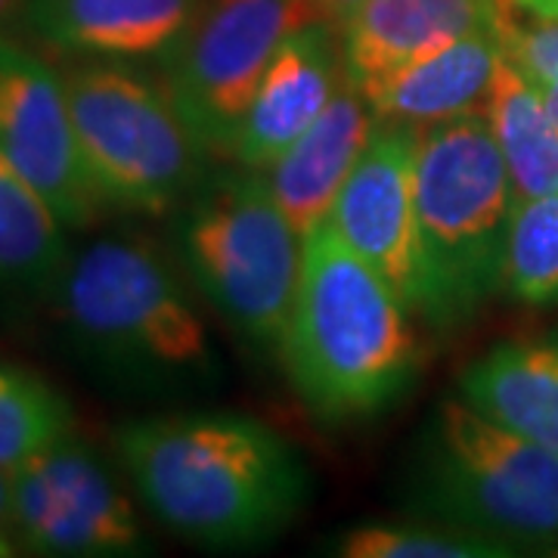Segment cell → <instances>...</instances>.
I'll use <instances>...</instances> for the list:
<instances>
[{"instance_id":"2e32d148","label":"cell","mask_w":558,"mask_h":558,"mask_svg":"<svg viewBox=\"0 0 558 558\" xmlns=\"http://www.w3.org/2000/svg\"><path fill=\"white\" fill-rule=\"evenodd\" d=\"M499 10L502 0H363L339 25L344 72L363 84L494 25Z\"/></svg>"},{"instance_id":"8992f818","label":"cell","mask_w":558,"mask_h":558,"mask_svg":"<svg viewBox=\"0 0 558 558\" xmlns=\"http://www.w3.org/2000/svg\"><path fill=\"white\" fill-rule=\"evenodd\" d=\"M62 81L84 168L102 205L165 215L196 190L208 149L165 81L119 60H81Z\"/></svg>"},{"instance_id":"3957f363","label":"cell","mask_w":558,"mask_h":558,"mask_svg":"<svg viewBox=\"0 0 558 558\" xmlns=\"http://www.w3.org/2000/svg\"><path fill=\"white\" fill-rule=\"evenodd\" d=\"M515 186L484 112L418 131V317L450 329L502 289Z\"/></svg>"},{"instance_id":"d6986e66","label":"cell","mask_w":558,"mask_h":558,"mask_svg":"<svg viewBox=\"0 0 558 558\" xmlns=\"http://www.w3.org/2000/svg\"><path fill=\"white\" fill-rule=\"evenodd\" d=\"M65 264V223L0 156V286H47Z\"/></svg>"},{"instance_id":"603a6c76","label":"cell","mask_w":558,"mask_h":558,"mask_svg":"<svg viewBox=\"0 0 558 558\" xmlns=\"http://www.w3.org/2000/svg\"><path fill=\"white\" fill-rule=\"evenodd\" d=\"M527 16V13H524ZM499 40L502 57L537 87L558 81V16H527L512 20L506 7L499 10Z\"/></svg>"},{"instance_id":"7402d4cb","label":"cell","mask_w":558,"mask_h":558,"mask_svg":"<svg viewBox=\"0 0 558 558\" xmlns=\"http://www.w3.org/2000/svg\"><path fill=\"white\" fill-rule=\"evenodd\" d=\"M344 558H497L512 556L506 543L444 521L413 524H360L332 543Z\"/></svg>"},{"instance_id":"30bf717a","label":"cell","mask_w":558,"mask_h":558,"mask_svg":"<svg viewBox=\"0 0 558 558\" xmlns=\"http://www.w3.org/2000/svg\"><path fill=\"white\" fill-rule=\"evenodd\" d=\"M0 156L50 202L65 227H87L100 215L62 72L7 38H0Z\"/></svg>"},{"instance_id":"cb8c5ba5","label":"cell","mask_w":558,"mask_h":558,"mask_svg":"<svg viewBox=\"0 0 558 558\" xmlns=\"http://www.w3.org/2000/svg\"><path fill=\"white\" fill-rule=\"evenodd\" d=\"M20 537L13 527V490H10V475L0 472V558L16 556Z\"/></svg>"},{"instance_id":"5bb4252c","label":"cell","mask_w":558,"mask_h":558,"mask_svg":"<svg viewBox=\"0 0 558 558\" xmlns=\"http://www.w3.org/2000/svg\"><path fill=\"white\" fill-rule=\"evenodd\" d=\"M499 60L502 40L497 20L487 28L450 40L435 53L381 72L357 87L376 121L425 131L440 121L481 112Z\"/></svg>"},{"instance_id":"7a4b0ae2","label":"cell","mask_w":558,"mask_h":558,"mask_svg":"<svg viewBox=\"0 0 558 558\" xmlns=\"http://www.w3.org/2000/svg\"><path fill=\"white\" fill-rule=\"evenodd\" d=\"M413 311L398 289L319 223L304 236L299 289L279 354L301 403L323 422L381 413L416 376Z\"/></svg>"},{"instance_id":"9a60e30c","label":"cell","mask_w":558,"mask_h":558,"mask_svg":"<svg viewBox=\"0 0 558 558\" xmlns=\"http://www.w3.org/2000/svg\"><path fill=\"white\" fill-rule=\"evenodd\" d=\"M376 116L360 87L344 78L339 94L274 165L264 168L282 215L307 236L326 223L332 202L376 131Z\"/></svg>"},{"instance_id":"d4e9b609","label":"cell","mask_w":558,"mask_h":558,"mask_svg":"<svg viewBox=\"0 0 558 558\" xmlns=\"http://www.w3.org/2000/svg\"><path fill=\"white\" fill-rule=\"evenodd\" d=\"M314 3H317L319 13H323L326 20L336 22V25H341V22L348 20V16H351V13L357 10L363 0H314Z\"/></svg>"},{"instance_id":"9c48e42d","label":"cell","mask_w":558,"mask_h":558,"mask_svg":"<svg viewBox=\"0 0 558 558\" xmlns=\"http://www.w3.org/2000/svg\"><path fill=\"white\" fill-rule=\"evenodd\" d=\"M20 546L40 556L109 558L143 553L137 509L102 457L69 432L10 475Z\"/></svg>"},{"instance_id":"ffe728a7","label":"cell","mask_w":558,"mask_h":558,"mask_svg":"<svg viewBox=\"0 0 558 558\" xmlns=\"http://www.w3.org/2000/svg\"><path fill=\"white\" fill-rule=\"evenodd\" d=\"M69 432L72 410L47 381L0 366V472H20Z\"/></svg>"},{"instance_id":"83f0119b","label":"cell","mask_w":558,"mask_h":558,"mask_svg":"<svg viewBox=\"0 0 558 558\" xmlns=\"http://www.w3.org/2000/svg\"><path fill=\"white\" fill-rule=\"evenodd\" d=\"M13 3H16V0H0V20L10 13V7H13Z\"/></svg>"},{"instance_id":"52a82bcc","label":"cell","mask_w":558,"mask_h":558,"mask_svg":"<svg viewBox=\"0 0 558 558\" xmlns=\"http://www.w3.org/2000/svg\"><path fill=\"white\" fill-rule=\"evenodd\" d=\"M180 255L205 301L240 336L277 344L299 289L304 236L264 171L218 180L180 218Z\"/></svg>"},{"instance_id":"4316f807","label":"cell","mask_w":558,"mask_h":558,"mask_svg":"<svg viewBox=\"0 0 558 558\" xmlns=\"http://www.w3.org/2000/svg\"><path fill=\"white\" fill-rule=\"evenodd\" d=\"M539 90H543V100H546V106H549V116H553V121H556V128H558V81L546 84V87H539Z\"/></svg>"},{"instance_id":"5b68a950","label":"cell","mask_w":558,"mask_h":558,"mask_svg":"<svg viewBox=\"0 0 558 558\" xmlns=\"http://www.w3.org/2000/svg\"><path fill=\"white\" fill-rule=\"evenodd\" d=\"M62 317L106 366L140 376H202L211 344L171 264L143 240L109 236L69 258Z\"/></svg>"},{"instance_id":"484cf974","label":"cell","mask_w":558,"mask_h":558,"mask_svg":"<svg viewBox=\"0 0 558 558\" xmlns=\"http://www.w3.org/2000/svg\"><path fill=\"white\" fill-rule=\"evenodd\" d=\"M509 7H515L527 16H558V0H506Z\"/></svg>"},{"instance_id":"8fae6325","label":"cell","mask_w":558,"mask_h":558,"mask_svg":"<svg viewBox=\"0 0 558 558\" xmlns=\"http://www.w3.org/2000/svg\"><path fill=\"white\" fill-rule=\"evenodd\" d=\"M416 156V128L379 121L326 218L351 252L398 289L413 314L422 301Z\"/></svg>"},{"instance_id":"4fadbf2b","label":"cell","mask_w":558,"mask_h":558,"mask_svg":"<svg viewBox=\"0 0 558 558\" xmlns=\"http://www.w3.org/2000/svg\"><path fill=\"white\" fill-rule=\"evenodd\" d=\"M202 0H22L25 28L75 60H149L183 35Z\"/></svg>"},{"instance_id":"6da1fadb","label":"cell","mask_w":558,"mask_h":558,"mask_svg":"<svg viewBox=\"0 0 558 558\" xmlns=\"http://www.w3.org/2000/svg\"><path fill=\"white\" fill-rule=\"evenodd\" d=\"M116 450L143 506L199 546H255L299 515L295 450L240 413H168L119 425Z\"/></svg>"},{"instance_id":"277c9868","label":"cell","mask_w":558,"mask_h":558,"mask_svg":"<svg viewBox=\"0 0 558 558\" xmlns=\"http://www.w3.org/2000/svg\"><path fill=\"white\" fill-rule=\"evenodd\" d=\"M413 499L444 524L512 546H558V453L469 400H440L413 469Z\"/></svg>"},{"instance_id":"ac0fdd59","label":"cell","mask_w":558,"mask_h":558,"mask_svg":"<svg viewBox=\"0 0 558 558\" xmlns=\"http://www.w3.org/2000/svg\"><path fill=\"white\" fill-rule=\"evenodd\" d=\"M515 186V202L558 190V128L543 90L512 62L499 60L481 106Z\"/></svg>"},{"instance_id":"7c38bea8","label":"cell","mask_w":558,"mask_h":558,"mask_svg":"<svg viewBox=\"0 0 558 558\" xmlns=\"http://www.w3.org/2000/svg\"><path fill=\"white\" fill-rule=\"evenodd\" d=\"M348 78L336 22L301 25L279 44L233 137L230 156L264 171L323 116Z\"/></svg>"},{"instance_id":"e0dca14e","label":"cell","mask_w":558,"mask_h":558,"mask_svg":"<svg viewBox=\"0 0 558 558\" xmlns=\"http://www.w3.org/2000/svg\"><path fill=\"white\" fill-rule=\"evenodd\" d=\"M459 398L558 453V332L494 344L462 373Z\"/></svg>"},{"instance_id":"ba28073f","label":"cell","mask_w":558,"mask_h":558,"mask_svg":"<svg viewBox=\"0 0 558 558\" xmlns=\"http://www.w3.org/2000/svg\"><path fill=\"white\" fill-rule=\"evenodd\" d=\"M326 20L314 0H202L165 53L161 81L208 153H227L279 44Z\"/></svg>"},{"instance_id":"44dd1931","label":"cell","mask_w":558,"mask_h":558,"mask_svg":"<svg viewBox=\"0 0 558 558\" xmlns=\"http://www.w3.org/2000/svg\"><path fill=\"white\" fill-rule=\"evenodd\" d=\"M502 289L521 304H558V190L515 202Z\"/></svg>"}]
</instances>
